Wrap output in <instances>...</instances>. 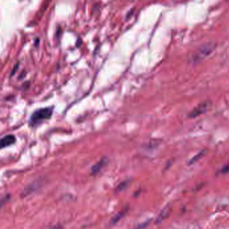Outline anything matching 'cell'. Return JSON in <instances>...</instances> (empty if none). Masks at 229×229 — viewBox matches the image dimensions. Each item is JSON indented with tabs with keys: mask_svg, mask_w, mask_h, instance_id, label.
Here are the masks:
<instances>
[{
	"mask_svg": "<svg viewBox=\"0 0 229 229\" xmlns=\"http://www.w3.org/2000/svg\"><path fill=\"white\" fill-rule=\"evenodd\" d=\"M53 107L39 108L33 112L29 119V125L31 126H36L46 120H49L52 115Z\"/></svg>",
	"mask_w": 229,
	"mask_h": 229,
	"instance_id": "1",
	"label": "cell"
},
{
	"mask_svg": "<svg viewBox=\"0 0 229 229\" xmlns=\"http://www.w3.org/2000/svg\"><path fill=\"white\" fill-rule=\"evenodd\" d=\"M216 45L212 42L205 44L202 46L200 49L195 52L192 56V61L194 63H198L204 59L208 56L215 49Z\"/></svg>",
	"mask_w": 229,
	"mask_h": 229,
	"instance_id": "2",
	"label": "cell"
},
{
	"mask_svg": "<svg viewBox=\"0 0 229 229\" xmlns=\"http://www.w3.org/2000/svg\"><path fill=\"white\" fill-rule=\"evenodd\" d=\"M211 105V102L208 101H206L200 104L196 107H195L193 109L192 111L190 112V113L189 114V117L194 118L199 116L201 114L206 113L209 110L210 108Z\"/></svg>",
	"mask_w": 229,
	"mask_h": 229,
	"instance_id": "3",
	"label": "cell"
},
{
	"mask_svg": "<svg viewBox=\"0 0 229 229\" xmlns=\"http://www.w3.org/2000/svg\"><path fill=\"white\" fill-rule=\"evenodd\" d=\"M16 141V136L13 135H8L6 136H5L1 139V143H0V145H1V148L2 149H3V148L10 146L14 144Z\"/></svg>",
	"mask_w": 229,
	"mask_h": 229,
	"instance_id": "4",
	"label": "cell"
},
{
	"mask_svg": "<svg viewBox=\"0 0 229 229\" xmlns=\"http://www.w3.org/2000/svg\"><path fill=\"white\" fill-rule=\"evenodd\" d=\"M107 163V159L106 158H103L101 160H100L99 162L94 165L92 168V173L93 175L96 174L98 173H99L101 169L104 168V167L106 165V164Z\"/></svg>",
	"mask_w": 229,
	"mask_h": 229,
	"instance_id": "5",
	"label": "cell"
},
{
	"mask_svg": "<svg viewBox=\"0 0 229 229\" xmlns=\"http://www.w3.org/2000/svg\"><path fill=\"white\" fill-rule=\"evenodd\" d=\"M169 208L170 207H166L165 208L163 211H162L160 214V215L158 216V218H157V222H161L163 220L164 218H165L167 216H168V214H169Z\"/></svg>",
	"mask_w": 229,
	"mask_h": 229,
	"instance_id": "6",
	"label": "cell"
},
{
	"mask_svg": "<svg viewBox=\"0 0 229 229\" xmlns=\"http://www.w3.org/2000/svg\"><path fill=\"white\" fill-rule=\"evenodd\" d=\"M205 153H206V151L204 150V151H200L199 153H198L196 155H195L193 158L191 159V161H189V165H192L194 163H195V162H197L200 159H201L202 157H204V155H205Z\"/></svg>",
	"mask_w": 229,
	"mask_h": 229,
	"instance_id": "7",
	"label": "cell"
},
{
	"mask_svg": "<svg viewBox=\"0 0 229 229\" xmlns=\"http://www.w3.org/2000/svg\"><path fill=\"white\" fill-rule=\"evenodd\" d=\"M122 217V215H121V214H118L117 216H116L115 217H114L113 219H112V221L114 223H116L118 221H120V219Z\"/></svg>",
	"mask_w": 229,
	"mask_h": 229,
	"instance_id": "8",
	"label": "cell"
},
{
	"mask_svg": "<svg viewBox=\"0 0 229 229\" xmlns=\"http://www.w3.org/2000/svg\"><path fill=\"white\" fill-rule=\"evenodd\" d=\"M222 173H227L229 172V164L225 165L224 168L221 170Z\"/></svg>",
	"mask_w": 229,
	"mask_h": 229,
	"instance_id": "9",
	"label": "cell"
},
{
	"mask_svg": "<svg viewBox=\"0 0 229 229\" xmlns=\"http://www.w3.org/2000/svg\"><path fill=\"white\" fill-rule=\"evenodd\" d=\"M126 186H127V182H125L122 183L120 185L118 186V189H119V190H122V189H123L124 188H125V187H126Z\"/></svg>",
	"mask_w": 229,
	"mask_h": 229,
	"instance_id": "10",
	"label": "cell"
},
{
	"mask_svg": "<svg viewBox=\"0 0 229 229\" xmlns=\"http://www.w3.org/2000/svg\"><path fill=\"white\" fill-rule=\"evenodd\" d=\"M148 225V223L147 222H145V223H142V225H139V226H138V227H136V228H135V229H142L143 228H145V227H146V226Z\"/></svg>",
	"mask_w": 229,
	"mask_h": 229,
	"instance_id": "11",
	"label": "cell"
},
{
	"mask_svg": "<svg viewBox=\"0 0 229 229\" xmlns=\"http://www.w3.org/2000/svg\"><path fill=\"white\" fill-rule=\"evenodd\" d=\"M52 229H59V227H54Z\"/></svg>",
	"mask_w": 229,
	"mask_h": 229,
	"instance_id": "12",
	"label": "cell"
}]
</instances>
